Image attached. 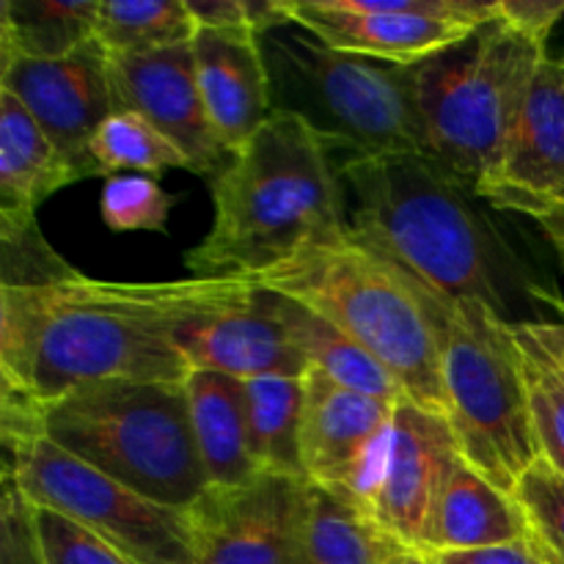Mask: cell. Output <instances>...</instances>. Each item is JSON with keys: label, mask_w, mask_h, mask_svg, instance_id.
I'll use <instances>...</instances> for the list:
<instances>
[{"label": "cell", "mask_w": 564, "mask_h": 564, "mask_svg": "<svg viewBox=\"0 0 564 564\" xmlns=\"http://www.w3.org/2000/svg\"><path fill=\"white\" fill-rule=\"evenodd\" d=\"M33 529L44 564H135L86 527L47 507H33Z\"/></svg>", "instance_id": "31"}, {"label": "cell", "mask_w": 564, "mask_h": 564, "mask_svg": "<svg viewBox=\"0 0 564 564\" xmlns=\"http://www.w3.org/2000/svg\"><path fill=\"white\" fill-rule=\"evenodd\" d=\"M273 108L295 113L345 160L380 154L433 158L413 66L339 53L297 25L262 36ZM435 160V158H433Z\"/></svg>", "instance_id": "6"}, {"label": "cell", "mask_w": 564, "mask_h": 564, "mask_svg": "<svg viewBox=\"0 0 564 564\" xmlns=\"http://www.w3.org/2000/svg\"><path fill=\"white\" fill-rule=\"evenodd\" d=\"M187 516L196 564H306L314 496L303 477L259 474L209 488Z\"/></svg>", "instance_id": "12"}, {"label": "cell", "mask_w": 564, "mask_h": 564, "mask_svg": "<svg viewBox=\"0 0 564 564\" xmlns=\"http://www.w3.org/2000/svg\"><path fill=\"white\" fill-rule=\"evenodd\" d=\"M0 564H44L33 529V505L11 482H3L0 501Z\"/></svg>", "instance_id": "33"}, {"label": "cell", "mask_w": 564, "mask_h": 564, "mask_svg": "<svg viewBox=\"0 0 564 564\" xmlns=\"http://www.w3.org/2000/svg\"><path fill=\"white\" fill-rule=\"evenodd\" d=\"M339 174L358 240L438 295L479 301L516 323L532 281L471 187L422 154L345 160Z\"/></svg>", "instance_id": "1"}, {"label": "cell", "mask_w": 564, "mask_h": 564, "mask_svg": "<svg viewBox=\"0 0 564 564\" xmlns=\"http://www.w3.org/2000/svg\"><path fill=\"white\" fill-rule=\"evenodd\" d=\"M246 281L328 319L394 375L408 402L446 416L438 336L411 279L352 231Z\"/></svg>", "instance_id": "4"}, {"label": "cell", "mask_w": 564, "mask_h": 564, "mask_svg": "<svg viewBox=\"0 0 564 564\" xmlns=\"http://www.w3.org/2000/svg\"><path fill=\"white\" fill-rule=\"evenodd\" d=\"M394 411L397 405L308 369L301 424L303 479L369 516L389 466Z\"/></svg>", "instance_id": "11"}, {"label": "cell", "mask_w": 564, "mask_h": 564, "mask_svg": "<svg viewBox=\"0 0 564 564\" xmlns=\"http://www.w3.org/2000/svg\"><path fill=\"white\" fill-rule=\"evenodd\" d=\"M80 180L31 110L0 88V224H31L53 193Z\"/></svg>", "instance_id": "20"}, {"label": "cell", "mask_w": 564, "mask_h": 564, "mask_svg": "<svg viewBox=\"0 0 564 564\" xmlns=\"http://www.w3.org/2000/svg\"><path fill=\"white\" fill-rule=\"evenodd\" d=\"M427 560L430 564H551L532 534L523 540H516V543L488 545V549L427 554Z\"/></svg>", "instance_id": "35"}, {"label": "cell", "mask_w": 564, "mask_h": 564, "mask_svg": "<svg viewBox=\"0 0 564 564\" xmlns=\"http://www.w3.org/2000/svg\"><path fill=\"white\" fill-rule=\"evenodd\" d=\"M290 25L339 53L419 66L499 14V0H284Z\"/></svg>", "instance_id": "10"}, {"label": "cell", "mask_w": 564, "mask_h": 564, "mask_svg": "<svg viewBox=\"0 0 564 564\" xmlns=\"http://www.w3.org/2000/svg\"><path fill=\"white\" fill-rule=\"evenodd\" d=\"M182 352L191 369H209L240 380L303 378L308 364L292 341L275 292L240 279L226 301L187 325L180 334Z\"/></svg>", "instance_id": "15"}, {"label": "cell", "mask_w": 564, "mask_h": 564, "mask_svg": "<svg viewBox=\"0 0 564 564\" xmlns=\"http://www.w3.org/2000/svg\"><path fill=\"white\" fill-rule=\"evenodd\" d=\"M380 564H430V560L427 554H422V551L413 549V545H405L400 543V540L391 538L389 545H386Z\"/></svg>", "instance_id": "36"}, {"label": "cell", "mask_w": 564, "mask_h": 564, "mask_svg": "<svg viewBox=\"0 0 564 564\" xmlns=\"http://www.w3.org/2000/svg\"><path fill=\"white\" fill-rule=\"evenodd\" d=\"M534 224L543 229L545 240L554 246V251L560 253L562 264H564V213H551V215H543V218H538Z\"/></svg>", "instance_id": "37"}, {"label": "cell", "mask_w": 564, "mask_h": 564, "mask_svg": "<svg viewBox=\"0 0 564 564\" xmlns=\"http://www.w3.org/2000/svg\"><path fill=\"white\" fill-rule=\"evenodd\" d=\"M193 55L204 105L220 143L231 154L242 152L275 113L262 36L240 28H198Z\"/></svg>", "instance_id": "18"}, {"label": "cell", "mask_w": 564, "mask_h": 564, "mask_svg": "<svg viewBox=\"0 0 564 564\" xmlns=\"http://www.w3.org/2000/svg\"><path fill=\"white\" fill-rule=\"evenodd\" d=\"M174 193L163 191L158 176H110L105 180L99 213L110 231H169Z\"/></svg>", "instance_id": "29"}, {"label": "cell", "mask_w": 564, "mask_h": 564, "mask_svg": "<svg viewBox=\"0 0 564 564\" xmlns=\"http://www.w3.org/2000/svg\"><path fill=\"white\" fill-rule=\"evenodd\" d=\"M549 47L501 14L466 42L413 66L433 158L477 193L510 149Z\"/></svg>", "instance_id": "8"}, {"label": "cell", "mask_w": 564, "mask_h": 564, "mask_svg": "<svg viewBox=\"0 0 564 564\" xmlns=\"http://www.w3.org/2000/svg\"><path fill=\"white\" fill-rule=\"evenodd\" d=\"M0 88L14 94L31 110L83 180L99 176L91 143L105 119L116 113V102L110 55L97 39L64 58L0 61Z\"/></svg>", "instance_id": "13"}, {"label": "cell", "mask_w": 564, "mask_h": 564, "mask_svg": "<svg viewBox=\"0 0 564 564\" xmlns=\"http://www.w3.org/2000/svg\"><path fill=\"white\" fill-rule=\"evenodd\" d=\"M42 435L143 499L191 510L209 490L185 383L94 380L39 408Z\"/></svg>", "instance_id": "5"}, {"label": "cell", "mask_w": 564, "mask_h": 564, "mask_svg": "<svg viewBox=\"0 0 564 564\" xmlns=\"http://www.w3.org/2000/svg\"><path fill=\"white\" fill-rule=\"evenodd\" d=\"M516 499L551 564H564V474L540 457L516 482Z\"/></svg>", "instance_id": "30"}, {"label": "cell", "mask_w": 564, "mask_h": 564, "mask_svg": "<svg viewBox=\"0 0 564 564\" xmlns=\"http://www.w3.org/2000/svg\"><path fill=\"white\" fill-rule=\"evenodd\" d=\"M460 455L449 419L408 400L400 402L394 411L389 466L369 507V518L389 538L419 549L430 510Z\"/></svg>", "instance_id": "17"}, {"label": "cell", "mask_w": 564, "mask_h": 564, "mask_svg": "<svg viewBox=\"0 0 564 564\" xmlns=\"http://www.w3.org/2000/svg\"><path fill=\"white\" fill-rule=\"evenodd\" d=\"M110 86L116 110H130L158 127L182 149L193 174L213 182L229 169L235 154L220 143L209 121L198 86L193 42L110 58Z\"/></svg>", "instance_id": "14"}, {"label": "cell", "mask_w": 564, "mask_h": 564, "mask_svg": "<svg viewBox=\"0 0 564 564\" xmlns=\"http://www.w3.org/2000/svg\"><path fill=\"white\" fill-rule=\"evenodd\" d=\"M540 457L564 474V358L545 323H512Z\"/></svg>", "instance_id": "25"}, {"label": "cell", "mask_w": 564, "mask_h": 564, "mask_svg": "<svg viewBox=\"0 0 564 564\" xmlns=\"http://www.w3.org/2000/svg\"><path fill=\"white\" fill-rule=\"evenodd\" d=\"M314 516L306 564H380L389 534L356 507L312 488Z\"/></svg>", "instance_id": "27"}, {"label": "cell", "mask_w": 564, "mask_h": 564, "mask_svg": "<svg viewBox=\"0 0 564 564\" xmlns=\"http://www.w3.org/2000/svg\"><path fill=\"white\" fill-rule=\"evenodd\" d=\"M91 158L99 176H116L119 171H138V174H163L165 169H185L191 163L180 147L169 141L143 116L130 110H116L105 119L91 143Z\"/></svg>", "instance_id": "28"}, {"label": "cell", "mask_w": 564, "mask_h": 564, "mask_svg": "<svg viewBox=\"0 0 564 564\" xmlns=\"http://www.w3.org/2000/svg\"><path fill=\"white\" fill-rule=\"evenodd\" d=\"M185 389L209 488H231L259 477L262 471L253 460L246 380L193 369Z\"/></svg>", "instance_id": "21"}, {"label": "cell", "mask_w": 564, "mask_h": 564, "mask_svg": "<svg viewBox=\"0 0 564 564\" xmlns=\"http://www.w3.org/2000/svg\"><path fill=\"white\" fill-rule=\"evenodd\" d=\"M196 33L187 0H99L97 42L110 58L176 47Z\"/></svg>", "instance_id": "26"}, {"label": "cell", "mask_w": 564, "mask_h": 564, "mask_svg": "<svg viewBox=\"0 0 564 564\" xmlns=\"http://www.w3.org/2000/svg\"><path fill=\"white\" fill-rule=\"evenodd\" d=\"M0 242H3V281L0 284H50V281L75 273V268H69L47 246L36 220L0 224Z\"/></svg>", "instance_id": "32"}, {"label": "cell", "mask_w": 564, "mask_h": 564, "mask_svg": "<svg viewBox=\"0 0 564 564\" xmlns=\"http://www.w3.org/2000/svg\"><path fill=\"white\" fill-rule=\"evenodd\" d=\"M240 279L160 284L99 281L83 273L44 284L47 317L28 397L39 405L94 380L185 383L180 334L237 290Z\"/></svg>", "instance_id": "3"}, {"label": "cell", "mask_w": 564, "mask_h": 564, "mask_svg": "<svg viewBox=\"0 0 564 564\" xmlns=\"http://www.w3.org/2000/svg\"><path fill=\"white\" fill-rule=\"evenodd\" d=\"M99 0H3L0 61L64 58L97 39Z\"/></svg>", "instance_id": "23"}, {"label": "cell", "mask_w": 564, "mask_h": 564, "mask_svg": "<svg viewBox=\"0 0 564 564\" xmlns=\"http://www.w3.org/2000/svg\"><path fill=\"white\" fill-rule=\"evenodd\" d=\"M0 405L3 482L33 507L72 518L135 564H196L187 510L143 499L55 446L42 435L39 402L0 394Z\"/></svg>", "instance_id": "9"}, {"label": "cell", "mask_w": 564, "mask_h": 564, "mask_svg": "<svg viewBox=\"0 0 564 564\" xmlns=\"http://www.w3.org/2000/svg\"><path fill=\"white\" fill-rule=\"evenodd\" d=\"M499 14L516 31L549 47L554 31L564 22V0H499Z\"/></svg>", "instance_id": "34"}, {"label": "cell", "mask_w": 564, "mask_h": 564, "mask_svg": "<svg viewBox=\"0 0 564 564\" xmlns=\"http://www.w3.org/2000/svg\"><path fill=\"white\" fill-rule=\"evenodd\" d=\"M411 284L438 336L446 419L457 446L490 482L516 494L523 471L540 460V446L512 323L479 301H449L416 279Z\"/></svg>", "instance_id": "7"}, {"label": "cell", "mask_w": 564, "mask_h": 564, "mask_svg": "<svg viewBox=\"0 0 564 564\" xmlns=\"http://www.w3.org/2000/svg\"><path fill=\"white\" fill-rule=\"evenodd\" d=\"M248 416H251L253 460L262 474L303 477L301 471V424L306 402V375L303 378L246 380Z\"/></svg>", "instance_id": "24"}, {"label": "cell", "mask_w": 564, "mask_h": 564, "mask_svg": "<svg viewBox=\"0 0 564 564\" xmlns=\"http://www.w3.org/2000/svg\"><path fill=\"white\" fill-rule=\"evenodd\" d=\"M209 185L213 226L185 253L193 279H251L350 231L328 143L286 110H275Z\"/></svg>", "instance_id": "2"}, {"label": "cell", "mask_w": 564, "mask_h": 564, "mask_svg": "<svg viewBox=\"0 0 564 564\" xmlns=\"http://www.w3.org/2000/svg\"><path fill=\"white\" fill-rule=\"evenodd\" d=\"M477 196L532 220L564 213V58L543 61L510 149Z\"/></svg>", "instance_id": "16"}, {"label": "cell", "mask_w": 564, "mask_h": 564, "mask_svg": "<svg viewBox=\"0 0 564 564\" xmlns=\"http://www.w3.org/2000/svg\"><path fill=\"white\" fill-rule=\"evenodd\" d=\"M523 538H529V521L516 494L501 490L460 455L430 510L419 551L446 554Z\"/></svg>", "instance_id": "19"}, {"label": "cell", "mask_w": 564, "mask_h": 564, "mask_svg": "<svg viewBox=\"0 0 564 564\" xmlns=\"http://www.w3.org/2000/svg\"><path fill=\"white\" fill-rule=\"evenodd\" d=\"M275 306H279L292 341L306 358L308 369H317L325 378L375 397V400L389 402V405L405 402V391L397 383L394 375L383 364L375 361L350 336L341 334L336 325L284 295H275Z\"/></svg>", "instance_id": "22"}]
</instances>
